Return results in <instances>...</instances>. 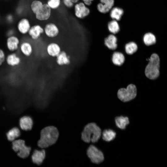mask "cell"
Wrapping results in <instances>:
<instances>
[{
  "label": "cell",
  "instance_id": "d4e9b609",
  "mask_svg": "<svg viewBox=\"0 0 167 167\" xmlns=\"http://www.w3.org/2000/svg\"><path fill=\"white\" fill-rule=\"evenodd\" d=\"M143 41L145 45L149 46L155 44L156 40L155 36L153 33L148 32L143 36Z\"/></svg>",
  "mask_w": 167,
  "mask_h": 167
},
{
  "label": "cell",
  "instance_id": "7a4b0ae2",
  "mask_svg": "<svg viewBox=\"0 0 167 167\" xmlns=\"http://www.w3.org/2000/svg\"><path fill=\"white\" fill-rule=\"evenodd\" d=\"M101 130L95 122H91L86 125L81 134V139L87 143H95L99 140Z\"/></svg>",
  "mask_w": 167,
  "mask_h": 167
},
{
  "label": "cell",
  "instance_id": "d6a6232c",
  "mask_svg": "<svg viewBox=\"0 0 167 167\" xmlns=\"http://www.w3.org/2000/svg\"><path fill=\"white\" fill-rule=\"evenodd\" d=\"M83 3L86 5L89 6L91 5L92 1L93 0H82Z\"/></svg>",
  "mask_w": 167,
  "mask_h": 167
},
{
  "label": "cell",
  "instance_id": "2e32d148",
  "mask_svg": "<svg viewBox=\"0 0 167 167\" xmlns=\"http://www.w3.org/2000/svg\"><path fill=\"white\" fill-rule=\"evenodd\" d=\"M44 32V29L40 25H35L30 27L28 32L32 39L36 40Z\"/></svg>",
  "mask_w": 167,
  "mask_h": 167
},
{
  "label": "cell",
  "instance_id": "7402d4cb",
  "mask_svg": "<svg viewBox=\"0 0 167 167\" xmlns=\"http://www.w3.org/2000/svg\"><path fill=\"white\" fill-rule=\"evenodd\" d=\"M115 122L117 127L122 130L125 129L130 123L128 117L122 116L116 117Z\"/></svg>",
  "mask_w": 167,
  "mask_h": 167
},
{
  "label": "cell",
  "instance_id": "52a82bcc",
  "mask_svg": "<svg viewBox=\"0 0 167 167\" xmlns=\"http://www.w3.org/2000/svg\"><path fill=\"white\" fill-rule=\"evenodd\" d=\"M46 156V152L44 149L34 150L31 155L32 162L37 165H41L44 162Z\"/></svg>",
  "mask_w": 167,
  "mask_h": 167
},
{
  "label": "cell",
  "instance_id": "5bb4252c",
  "mask_svg": "<svg viewBox=\"0 0 167 167\" xmlns=\"http://www.w3.org/2000/svg\"><path fill=\"white\" fill-rule=\"evenodd\" d=\"M44 31L46 35L50 38L56 36L59 32L58 28L56 25L52 23L48 24L45 25Z\"/></svg>",
  "mask_w": 167,
  "mask_h": 167
},
{
  "label": "cell",
  "instance_id": "836d02e7",
  "mask_svg": "<svg viewBox=\"0 0 167 167\" xmlns=\"http://www.w3.org/2000/svg\"><path fill=\"white\" fill-rule=\"evenodd\" d=\"M74 3H76L78 2L79 0H71Z\"/></svg>",
  "mask_w": 167,
  "mask_h": 167
},
{
  "label": "cell",
  "instance_id": "484cf974",
  "mask_svg": "<svg viewBox=\"0 0 167 167\" xmlns=\"http://www.w3.org/2000/svg\"><path fill=\"white\" fill-rule=\"evenodd\" d=\"M124 48L125 52L126 54L132 55L137 51L138 47L136 43L133 41H130L125 45Z\"/></svg>",
  "mask_w": 167,
  "mask_h": 167
},
{
  "label": "cell",
  "instance_id": "44dd1931",
  "mask_svg": "<svg viewBox=\"0 0 167 167\" xmlns=\"http://www.w3.org/2000/svg\"><path fill=\"white\" fill-rule=\"evenodd\" d=\"M21 53L24 56L29 57L33 52V48L31 44L29 42L24 41L22 42L19 46Z\"/></svg>",
  "mask_w": 167,
  "mask_h": 167
},
{
  "label": "cell",
  "instance_id": "7c38bea8",
  "mask_svg": "<svg viewBox=\"0 0 167 167\" xmlns=\"http://www.w3.org/2000/svg\"><path fill=\"white\" fill-rule=\"evenodd\" d=\"M118 39L117 37L113 34H110L105 38L104 40V44L109 49L114 50L118 46Z\"/></svg>",
  "mask_w": 167,
  "mask_h": 167
},
{
  "label": "cell",
  "instance_id": "6da1fadb",
  "mask_svg": "<svg viewBox=\"0 0 167 167\" xmlns=\"http://www.w3.org/2000/svg\"><path fill=\"white\" fill-rule=\"evenodd\" d=\"M59 136L58 128L53 126H49L43 128L40 132V137L37 145L41 149H44L54 145Z\"/></svg>",
  "mask_w": 167,
  "mask_h": 167
},
{
  "label": "cell",
  "instance_id": "ba28073f",
  "mask_svg": "<svg viewBox=\"0 0 167 167\" xmlns=\"http://www.w3.org/2000/svg\"><path fill=\"white\" fill-rule=\"evenodd\" d=\"M51 14L50 8L47 4H44L35 15L36 19L41 21H44L49 18Z\"/></svg>",
  "mask_w": 167,
  "mask_h": 167
},
{
  "label": "cell",
  "instance_id": "9a60e30c",
  "mask_svg": "<svg viewBox=\"0 0 167 167\" xmlns=\"http://www.w3.org/2000/svg\"><path fill=\"white\" fill-rule=\"evenodd\" d=\"M21 131L17 127H14L9 129L6 133V135L7 139L10 142L19 139Z\"/></svg>",
  "mask_w": 167,
  "mask_h": 167
},
{
  "label": "cell",
  "instance_id": "f546056e",
  "mask_svg": "<svg viewBox=\"0 0 167 167\" xmlns=\"http://www.w3.org/2000/svg\"><path fill=\"white\" fill-rule=\"evenodd\" d=\"M60 0H48L47 4L51 9L58 8L60 4Z\"/></svg>",
  "mask_w": 167,
  "mask_h": 167
},
{
  "label": "cell",
  "instance_id": "277c9868",
  "mask_svg": "<svg viewBox=\"0 0 167 167\" xmlns=\"http://www.w3.org/2000/svg\"><path fill=\"white\" fill-rule=\"evenodd\" d=\"M11 147L14 152L16 153L18 157L24 159L30 155L32 148L26 144L25 141L18 139L11 142Z\"/></svg>",
  "mask_w": 167,
  "mask_h": 167
},
{
  "label": "cell",
  "instance_id": "ac0fdd59",
  "mask_svg": "<svg viewBox=\"0 0 167 167\" xmlns=\"http://www.w3.org/2000/svg\"><path fill=\"white\" fill-rule=\"evenodd\" d=\"M111 60L114 65L120 66L122 65L125 62V56L122 53L115 51L112 54Z\"/></svg>",
  "mask_w": 167,
  "mask_h": 167
},
{
  "label": "cell",
  "instance_id": "ffe728a7",
  "mask_svg": "<svg viewBox=\"0 0 167 167\" xmlns=\"http://www.w3.org/2000/svg\"><path fill=\"white\" fill-rule=\"evenodd\" d=\"M47 52L49 56L52 57H57L61 52V48L58 44L51 43L47 46Z\"/></svg>",
  "mask_w": 167,
  "mask_h": 167
},
{
  "label": "cell",
  "instance_id": "e0dca14e",
  "mask_svg": "<svg viewBox=\"0 0 167 167\" xmlns=\"http://www.w3.org/2000/svg\"><path fill=\"white\" fill-rule=\"evenodd\" d=\"M5 61L8 65L12 67H15L19 64L21 59L16 54L12 53L6 57Z\"/></svg>",
  "mask_w": 167,
  "mask_h": 167
},
{
  "label": "cell",
  "instance_id": "4316f807",
  "mask_svg": "<svg viewBox=\"0 0 167 167\" xmlns=\"http://www.w3.org/2000/svg\"><path fill=\"white\" fill-rule=\"evenodd\" d=\"M123 13V10L122 8L115 7L112 8L110 13V16L113 19L119 21L121 19Z\"/></svg>",
  "mask_w": 167,
  "mask_h": 167
},
{
  "label": "cell",
  "instance_id": "30bf717a",
  "mask_svg": "<svg viewBox=\"0 0 167 167\" xmlns=\"http://www.w3.org/2000/svg\"><path fill=\"white\" fill-rule=\"evenodd\" d=\"M33 125V120L31 117L28 115L22 117L19 121V126L21 130L23 131L31 130Z\"/></svg>",
  "mask_w": 167,
  "mask_h": 167
},
{
  "label": "cell",
  "instance_id": "3957f363",
  "mask_svg": "<svg viewBox=\"0 0 167 167\" xmlns=\"http://www.w3.org/2000/svg\"><path fill=\"white\" fill-rule=\"evenodd\" d=\"M160 59L158 55L153 53L151 55L149 61L144 70L145 76L148 79L154 80L160 75Z\"/></svg>",
  "mask_w": 167,
  "mask_h": 167
},
{
  "label": "cell",
  "instance_id": "603a6c76",
  "mask_svg": "<svg viewBox=\"0 0 167 167\" xmlns=\"http://www.w3.org/2000/svg\"><path fill=\"white\" fill-rule=\"evenodd\" d=\"M56 57V62L59 66L68 65L70 63L69 56L64 51H61Z\"/></svg>",
  "mask_w": 167,
  "mask_h": 167
},
{
  "label": "cell",
  "instance_id": "8992f818",
  "mask_svg": "<svg viewBox=\"0 0 167 167\" xmlns=\"http://www.w3.org/2000/svg\"><path fill=\"white\" fill-rule=\"evenodd\" d=\"M86 155L91 161L98 164L103 162L104 156L102 152L93 145H89L86 150Z\"/></svg>",
  "mask_w": 167,
  "mask_h": 167
},
{
  "label": "cell",
  "instance_id": "cb8c5ba5",
  "mask_svg": "<svg viewBox=\"0 0 167 167\" xmlns=\"http://www.w3.org/2000/svg\"><path fill=\"white\" fill-rule=\"evenodd\" d=\"M101 134L103 140L107 142L113 140L116 135V133L113 130L110 129L104 130Z\"/></svg>",
  "mask_w": 167,
  "mask_h": 167
},
{
  "label": "cell",
  "instance_id": "8fae6325",
  "mask_svg": "<svg viewBox=\"0 0 167 167\" xmlns=\"http://www.w3.org/2000/svg\"><path fill=\"white\" fill-rule=\"evenodd\" d=\"M101 2L97 6L98 10L101 13H106L108 12L114 5V0H100Z\"/></svg>",
  "mask_w": 167,
  "mask_h": 167
},
{
  "label": "cell",
  "instance_id": "9c48e42d",
  "mask_svg": "<svg viewBox=\"0 0 167 167\" xmlns=\"http://www.w3.org/2000/svg\"><path fill=\"white\" fill-rule=\"evenodd\" d=\"M75 15L79 19H83L90 14L89 9L82 2L77 3L75 6Z\"/></svg>",
  "mask_w": 167,
  "mask_h": 167
},
{
  "label": "cell",
  "instance_id": "1f68e13d",
  "mask_svg": "<svg viewBox=\"0 0 167 167\" xmlns=\"http://www.w3.org/2000/svg\"><path fill=\"white\" fill-rule=\"evenodd\" d=\"M63 2L64 5L69 8L72 7L74 3L71 0H63Z\"/></svg>",
  "mask_w": 167,
  "mask_h": 167
},
{
  "label": "cell",
  "instance_id": "4fadbf2b",
  "mask_svg": "<svg viewBox=\"0 0 167 167\" xmlns=\"http://www.w3.org/2000/svg\"><path fill=\"white\" fill-rule=\"evenodd\" d=\"M19 39L15 36H11L7 39L6 46L8 50L13 52L17 50L19 48Z\"/></svg>",
  "mask_w": 167,
  "mask_h": 167
},
{
  "label": "cell",
  "instance_id": "4dcf8cb0",
  "mask_svg": "<svg viewBox=\"0 0 167 167\" xmlns=\"http://www.w3.org/2000/svg\"><path fill=\"white\" fill-rule=\"evenodd\" d=\"M6 56L4 51L0 49V66L5 61Z\"/></svg>",
  "mask_w": 167,
  "mask_h": 167
},
{
  "label": "cell",
  "instance_id": "f1b7e54d",
  "mask_svg": "<svg viewBox=\"0 0 167 167\" xmlns=\"http://www.w3.org/2000/svg\"><path fill=\"white\" fill-rule=\"evenodd\" d=\"M43 4L40 1H33L31 5V9L33 12L35 14L41 7Z\"/></svg>",
  "mask_w": 167,
  "mask_h": 167
},
{
  "label": "cell",
  "instance_id": "d6986e66",
  "mask_svg": "<svg viewBox=\"0 0 167 167\" xmlns=\"http://www.w3.org/2000/svg\"><path fill=\"white\" fill-rule=\"evenodd\" d=\"M29 20L26 18H23L19 22L17 28L19 31L22 34H26L28 32L30 28Z\"/></svg>",
  "mask_w": 167,
  "mask_h": 167
},
{
  "label": "cell",
  "instance_id": "83f0119b",
  "mask_svg": "<svg viewBox=\"0 0 167 167\" xmlns=\"http://www.w3.org/2000/svg\"><path fill=\"white\" fill-rule=\"evenodd\" d=\"M109 31L113 34L118 33L120 31V27L117 20H113L110 21L108 24Z\"/></svg>",
  "mask_w": 167,
  "mask_h": 167
},
{
  "label": "cell",
  "instance_id": "5b68a950",
  "mask_svg": "<svg viewBox=\"0 0 167 167\" xmlns=\"http://www.w3.org/2000/svg\"><path fill=\"white\" fill-rule=\"evenodd\" d=\"M137 94V90L136 86L131 84L126 88H119L117 92V96L118 99L123 102H127L134 100Z\"/></svg>",
  "mask_w": 167,
  "mask_h": 167
}]
</instances>
